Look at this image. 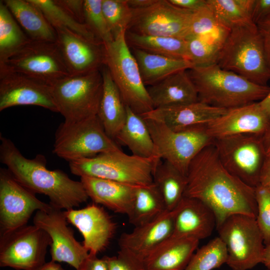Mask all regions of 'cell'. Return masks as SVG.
Instances as JSON below:
<instances>
[{"label": "cell", "mask_w": 270, "mask_h": 270, "mask_svg": "<svg viewBox=\"0 0 270 270\" xmlns=\"http://www.w3.org/2000/svg\"><path fill=\"white\" fill-rule=\"evenodd\" d=\"M119 149L97 116L78 122H64L55 132L53 152L68 162Z\"/></svg>", "instance_id": "10"}, {"label": "cell", "mask_w": 270, "mask_h": 270, "mask_svg": "<svg viewBox=\"0 0 270 270\" xmlns=\"http://www.w3.org/2000/svg\"><path fill=\"white\" fill-rule=\"evenodd\" d=\"M0 71L18 72L50 86L70 75L56 42L32 40L0 66Z\"/></svg>", "instance_id": "12"}, {"label": "cell", "mask_w": 270, "mask_h": 270, "mask_svg": "<svg viewBox=\"0 0 270 270\" xmlns=\"http://www.w3.org/2000/svg\"><path fill=\"white\" fill-rule=\"evenodd\" d=\"M200 240L171 236L144 260L148 270H184L197 250Z\"/></svg>", "instance_id": "26"}, {"label": "cell", "mask_w": 270, "mask_h": 270, "mask_svg": "<svg viewBox=\"0 0 270 270\" xmlns=\"http://www.w3.org/2000/svg\"><path fill=\"white\" fill-rule=\"evenodd\" d=\"M259 102L270 120V91L267 96Z\"/></svg>", "instance_id": "53"}, {"label": "cell", "mask_w": 270, "mask_h": 270, "mask_svg": "<svg viewBox=\"0 0 270 270\" xmlns=\"http://www.w3.org/2000/svg\"><path fill=\"white\" fill-rule=\"evenodd\" d=\"M17 106H36L58 112L50 86L18 72L0 71V111Z\"/></svg>", "instance_id": "17"}, {"label": "cell", "mask_w": 270, "mask_h": 270, "mask_svg": "<svg viewBox=\"0 0 270 270\" xmlns=\"http://www.w3.org/2000/svg\"><path fill=\"white\" fill-rule=\"evenodd\" d=\"M50 206L20 184L7 168H0V234L27 225L34 212Z\"/></svg>", "instance_id": "15"}, {"label": "cell", "mask_w": 270, "mask_h": 270, "mask_svg": "<svg viewBox=\"0 0 270 270\" xmlns=\"http://www.w3.org/2000/svg\"><path fill=\"white\" fill-rule=\"evenodd\" d=\"M224 244L218 236L197 250L184 270H213L226 264Z\"/></svg>", "instance_id": "38"}, {"label": "cell", "mask_w": 270, "mask_h": 270, "mask_svg": "<svg viewBox=\"0 0 270 270\" xmlns=\"http://www.w3.org/2000/svg\"><path fill=\"white\" fill-rule=\"evenodd\" d=\"M102 3V0H84V24L106 45L114 38L104 16Z\"/></svg>", "instance_id": "40"}, {"label": "cell", "mask_w": 270, "mask_h": 270, "mask_svg": "<svg viewBox=\"0 0 270 270\" xmlns=\"http://www.w3.org/2000/svg\"><path fill=\"white\" fill-rule=\"evenodd\" d=\"M148 90L154 109L199 101L196 88L188 70H182L172 74L150 86Z\"/></svg>", "instance_id": "25"}, {"label": "cell", "mask_w": 270, "mask_h": 270, "mask_svg": "<svg viewBox=\"0 0 270 270\" xmlns=\"http://www.w3.org/2000/svg\"><path fill=\"white\" fill-rule=\"evenodd\" d=\"M160 160L129 155L120 149L69 162L71 172L77 176L106 179L134 186L153 182V172Z\"/></svg>", "instance_id": "5"}, {"label": "cell", "mask_w": 270, "mask_h": 270, "mask_svg": "<svg viewBox=\"0 0 270 270\" xmlns=\"http://www.w3.org/2000/svg\"><path fill=\"white\" fill-rule=\"evenodd\" d=\"M30 40L3 0H0V66Z\"/></svg>", "instance_id": "34"}, {"label": "cell", "mask_w": 270, "mask_h": 270, "mask_svg": "<svg viewBox=\"0 0 270 270\" xmlns=\"http://www.w3.org/2000/svg\"><path fill=\"white\" fill-rule=\"evenodd\" d=\"M144 118L154 142L156 156L168 162L186 176L194 157L205 147L214 144L206 125L174 130L160 122Z\"/></svg>", "instance_id": "8"}, {"label": "cell", "mask_w": 270, "mask_h": 270, "mask_svg": "<svg viewBox=\"0 0 270 270\" xmlns=\"http://www.w3.org/2000/svg\"><path fill=\"white\" fill-rule=\"evenodd\" d=\"M51 242L48 233L34 224L0 234V266L34 270L46 262Z\"/></svg>", "instance_id": "13"}, {"label": "cell", "mask_w": 270, "mask_h": 270, "mask_svg": "<svg viewBox=\"0 0 270 270\" xmlns=\"http://www.w3.org/2000/svg\"><path fill=\"white\" fill-rule=\"evenodd\" d=\"M228 110L203 102L154 108L142 116L160 122L174 130L206 125Z\"/></svg>", "instance_id": "23"}, {"label": "cell", "mask_w": 270, "mask_h": 270, "mask_svg": "<svg viewBox=\"0 0 270 270\" xmlns=\"http://www.w3.org/2000/svg\"><path fill=\"white\" fill-rule=\"evenodd\" d=\"M176 209L166 210L156 219L122 234L118 240L120 250L144 260L164 241L172 236Z\"/></svg>", "instance_id": "21"}, {"label": "cell", "mask_w": 270, "mask_h": 270, "mask_svg": "<svg viewBox=\"0 0 270 270\" xmlns=\"http://www.w3.org/2000/svg\"><path fill=\"white\" fill-rule=\"evenodd\" d=\"M156 0H127L129 6L132 9H141L153 4Z\"/></svg>", "instance_id": "50"}, {"label": "cell", "mask_w": 270, "mask_h": 270, "mask_svg": "<svg viewBox=\"0 0 270 270\" xmlns=\"http://www.w3.org/2000/svg\"><path fill=\"white\" fill-rule=\"evenodd\" d=\"M254 0H207V2L219 22L230 30L254 23L252 14Z\"/></svg>", "instance_id": "35"}, {"label": "cell", "mask_w": 270, "mask_h": 270, "mask_svg": "<svg viewBox=\"0 0 270 270\" xmlns=\"http://www.w3.org/2000/svg\"><path fill=\"white\" fill-rule=\"evenodd\" d=\"M262 140L266 154H270V127L262 136Z\"/></svg>", "instance_id": "54"}, {"label": "cell", "mask_w": 270, "mask_h": 270, "mask_svg": "<svg viewBox=\"0 0 270 270\" xmlns=\"http://www.w3.org/2000/svg\"><path fill=\"white\" fill-rule=\"evenodd\" d=\"M260 184L270 188V154L266 156L260 176Z\"/></svg>", "instance_id": "49"}, {"label": "cell", "mask_w": 270, "mask_h": 270, "mask_svg": "<svg viewBox=\"0 0 270 270\" xmlns=\"http://www.w3.org/2000/svg\"><path fill=\"white\" fill-rule=\"evenodd\" d=\"M214 145L224 167L246 184L255 188L266 152L262 136L240 134L214 139Z\"/></svg>", "instance_id": "11"}, {"label": "cell", "mask_w": 270, "mask_h": 270, "mask_svg": "<svg viewBox=\"0 0 270 270\" xmlns=\"http://www.w3.org/2000/svg\"><path fill=\"white\" fill-rule=\"evenodd\" d=\"M126 38L128 46L132 48L172 58L187 60L186 39L140 34L128 30L126 32Z\"/></svg>", "instance_id": "33"}, {"label": "cell", "mask_w": 270, "mask_h": 270, "mask_svg": "<svg viewBox=\"0 0 270 270\" xmlns=\"http://www.w3.org/2000/svg\"><path fill=\"white\" fill-rule=\"evenodd\" d=\"M80 178L88 198L94 203L128 216L139 186L88 176Z\"/></svg>", "instance_id": "24"}, {"label": "cell", "mask_w": 270, "mask_h": 270, "mask_svg": "<svg viewBox=\"0 0 270 270\" xmlns=\"http://www.w3.org/2000/svg\"><path fill=\"white\" fill-rule=\"evenodd\" d=\"M128 30L138 34L186 39L194 13L176 6L169 0H156L150 6L132 9Z\"/></svg>", "instance_id": "14"}, {"label": "cell", "mask_w": 270, "mask_h": 270, "mask_svg": "<svg viewBox=\"0 0 270 270\" xmlns=\"http://www.w3.org/2000/svg\"><path fill=\"white\" fill-rule=\"evenodd\" d=\"M216 228L226 248V264L232 270H249L262 263L265 244L256 218L234 214Z\"/></svg>", "instance_id": "9"}, {"label": "cell", "mask_w": 270, "mask_h": 270, "mask_svg": "<svg viewBox=\"0 0 270 270\" xmlns=\"http://www.w3.org/2000/svg\"><path fill=\"white\" fill-rule=\"evenodd\" d=\"M196 88L198 100L229 110L262 100L270 86L254 83L220 68L216 64L188 70Z\"/></svg>", "instance_id": "3"}, {"label": "cell", "mask_w": 270, "mask_h": 270, "mask_svg": "<svg viewBox=\"0 0 270 270\" xmlns=\"http://www.w3.org/2000/svg\"><path fill=\"white\" fill-rule=\"evenodd\" d=\"M144 84L152 86L172 74L188 70L194 66L189 60L148 52L132 48Z\"/></svg>", "instance_id": "29"}, {"label": "cell", "mask_w": 270, "mask_h": 270, "mask_svg": "<svg viewBox=\"0 0 270 270\" xmlns=\"http://www.w3.org/2000/svg\"><path fill=\"white\" fill-rule=\"evenodd\" d=\"M34 270H64V269L58 262L51 260L46 262Z\"/></svg>", "instance_id": "51"}, {"label": "cell", "mask_w": 270, "mask_h": 270, "mask_svg": "<svg viewBox=\"0 0 270 270\" xmlns=\"http://www.w3.org/2000/svg\"><path fill=\"white\" fill-rule=\"evenodd\" d=\"M260 34L270 68V15L256 24Z\"/></svg>", "instance_id": "45"}, {"label": "cell", "mask_w": 270, "mask_h": 270, "mask_svg": "<svg viewBox=\"0 0 270 270\" xmlns=\"http://www.w3.org/2000/svg\"><path fill=\"white\" fill-rule=\"evenodd\" d=\"M270 127V120L259 102L228 110L206 125L214 140L226 136L252 134L262 136Z\"/></svg>", "instance_id": "20"}, {"label": "cell", "mask_w": 270, "mask_h": 270, "mask_svg": "<svg viewBox=\"0 0 270 270\" xmlns=\"http://www.w3.org/2000/svg\"><path fill=\"white\" fill-rule=\"evenodd\" d=\"M254 190L257 206L256 219L266 244L270 243V188L258 184Z\"/></svg>", "instance_id": "42"}, {"label": "cell", "mask_w": 270, "mask_h": 270, "mask_svg": "<svg viewBox=\"0 0 270 270\" xmlns=\"http://www.w3.org/2000/svg\"><path fill=\"white\" fill-rule=\"evenodd\" d=\"M126 32L104 45V65L126 106L142 116L154 110V107L136 59L126 42Z\"/></svg>", "instance_id": "6"}, {"label": "cell", "mask_w": 270, "mask_h": 270, "mask_svg": "<svg viewBox=\"0 0 270 270\" xmlns=\"http://www.w3.org/2000/svg\"><path fill=\"white\" fill-rule=\"evenodd\" d=\"M216 64L254 83L268 86L270 68L255 24L230 30L220 50Z\"/></svg>", "instance_id": "4"}, {"label": "cell", "mask_w": 270, "mask_h": 270, "mask_svg": "<svg viewBox=\"0 0 270 270\" xmlns=\"http://www.w3.org/2000/svg\"><path fill=\"white\" fill-rule=\"evenodd\" d=\"M126 114V122L115 141L126 146L133 155L144 158H157L154 142L144 118L127 106Z\"/></svg>", "instance_id": "30"}, {"label": "cell", "mask_w": 270, "mask_h": 270, "mask_svg": "<svg viewBox=\"0 0 270 270\" xmlns=\"http://www.w3.org/2000/svg\"><path fill=\"white\" fill-rule=\"evenodd\" d=\"M78 22L84 24V0H54Z\"/></svg>", "instance_id": "44"}, {"label": "cell", "mask_w": 270, "mask_h": 270, "mask_svg": "<svg viewBox=\"0 0 270 270\" xmlns=\"http://www.w3.org/2000/svg\"><path fill=\"white\" fill-rule=\"evenodd\" d=\"M186 177L184 196L198 199L210 207L216 218V227L234 214L256 218L254 188L224 167L214 144L205 147L194 157Z\"/></svg>", "instance_id": "1"}, {"label": "cell", "mask_w": 270, "mask_h": 270, "mask_svg": "<svg viewBox=\"0 0 270 270\" xmlns=\"http://www.w3.org/2000/svg\"><path fill=\"white\" fill-rule=\"evenodd\" d=\"M186 40L187 60L194 66H205L216 64L220 46L198 36H190Z\"/></svg>", "instance_id": "41"}, {"label": "cell", "mask_w": 270, "mask_h": 270, "mask_svg": "<svg viewBox=\"0 0 270 270\" xmlns=\"http://www.w3.org/2000/svg\"><path fill=\"white\" fill-rule=\"evenodd\" d=\"M102 7L114 39L128 30L132 10L127 0H102Z\"/></svg>", "instance_id": "39"}, {"label": "cell", "mask_w": 270, "mask_h": 270, "mask_svg": "<svg viewBox=\"0 0 270 270\" xmlns=\"http://www.w3.org/2000/svg\"><path fill=\"white\" fill-rule=\"evenodd\" d=\"M29 0L40 8L54 28H64L90 40L102 43L85 24L76 20L54 0Z\"/></svg>", "instance_id": "37"}, {"label": "cell", "mask_w": 270, "mask_h": 270, "mask_svg": "<svg viewBox=\"0 0 270 270\" xmlns=\"http://www.w3.org/2000/svg\"><path fill=\"white\" fill-rule=\"evenodd\" d=\"M3 2L30 40L56 42V30L40 8L29 0H4Z\"/></svg>", "instance_id": "28"}, {"label": "cell", "mask_w": 270, "mask_h": 270, "mask_svg": "<svg viewBox=\"0 0 270 270\" xmlns=\"http://www.w3.org/2000/svg\"><path fill=\"white\" fill-rule=\"evenodd\" d=\"M56 44L70 75L100 70L104 65V46L64 28H54Z\"/></svg>", "instance_id": "19"}, {"label": "cell", "mask_w": 270, "mask_h": 270, "mask_svg": "<svg viewBox=\"0 0 270 270\" xmlns=\"http://www.w3.org/2000/svg\"><path fill=\"white\" fill-rule=\"evenodd\" d=\"M76 270H108L105 256L100 258L96 255L89 254L88 258Z\"/></svg>", "instance_id": "46"}, {"label": "cell", "mask_w": 270, "mask_h": 270, "mask_svg": "<svg viewBox=\"0 0 270 270\" xmlns=\"http://www.w3.org/2000/svg\"><path fill=\"white\" fill-rule=\"evenodd\" d=\"M68 222L64 210L51 205L36 212L33 218L34 224L44 230L50 238L51 260L65 262L77 269L89 252L76 239Z\"/></svg>", "instance_id": "16"}, {"label": "cell", "mask_w": 270, "mask_h": 270, "mask_svg": "<svg viewBox=\"0 0 270 270\" xmlns=\"http://www.w3.org/2000/svg\"><path fill=\"white\" fill-rule=\"evenodd\" d=\"M0 162L24 187L46 196L51 206L64 210L87 201L89 198L82 182L71 179L62 170H48L44 155L28 158L10 139L0 134Z\"/></svg>", "instance_id": "2"}, {"label": "cell", "mask_w": 270, "mask_h": 270, "mask_svg": "<svg viewBox=\"0 0 270 270\" xmlns=\"http://www.w3.org/2000/svg\"><path fill=\"white\" fill-rule=\"evenodd\" d=\"M179 8L196 12L208 6L207 0H169Z\"/></svg>", "instance_id": "48"}, {"label": "cell", "mask_w": 270, "mask_h": 270, "mask_svg": "<svg viewBox=\"0 0 270 270\" xmlns=\"http://www.w3.org/2000/svg\"><path fill=\"white\" fill-rule=\"evenodd\" d=\"M50 86L64 122H78L97 115L103 87L100 70L68 76Z\"/></svg>", "instance_id": "7"}, {"label": "cell", "mask_w": 270, "mask_h": 270, "mask_svg": "<svg viewBox=\"0 0 270 270\" xmlns=\"http://www.w3.org/2000/svg\"><path fill=\"white\" fill-rule=\"evenodd\" d=\"M262 264L270 270V243L265 244Z\"/></svg>", "instance_id": "52"}, {"label": "cell", "mask_w": 270, "mask_h": 270, "mask_svg": "<svg viewBox=\"0 0 270 270\" xmlns=\"http://www.w3.org/2000/svg\"><path fill=\"white\" fill-rule=\"evenodd\" d=\"M100 71L103 87L96 116L106 134L115 140L126 122V106L108 68L104 65Z\"/></svg>", "instance_id": "27"}, {"label": "cell", "mask_w": 270, "mask_h": 270, "mask_svg": "<svg viewBox=\"0 0 270 270\" xmlns=\"http://www.w3.org/2000/svg\"><path fill=\"white\" fill-rule=\"evenodd\" d=\"M64 212L68 222L82 236V244L89 254L97 256L106 249L116 227L102 206L93 202L84 208L70 209Z\"/></svg>", "instance_id": "18"}, {"label": "cell", "mask_w": 270, "mask_h": 270, "mask_svg": "<svg viewBox=\"0 0 270 270\" xmlns=\"http://www.w3.org/2000/svg\"><path fill=\"white\" fill-rule=\"evenodd\" d=\"M230 30L219 22L208 4L206 8L194 12L186 38L200 37L221 48Z\"/></svg>", "instance_id": "36"}, {"label": "cell", "mask_w": 270, "mask_h": 270, "mask_svg": "<svg viewBox=\"0 0 270 270\" xmlns=\"http://www.w3.org/2000/svg\"><path fill=\"white\" fill-rule=\"evenodd\" d=\"M105 258L108 270H148L144 260L122 250L116 256Z\"/></svg>", "instance_id": "43"}, {"label": "cell", "mask_w": 270, "mask_h": 270, "mask_svg": "<svg viewBox=\"0 0 270 270\" xmlns=\"http://www.w3.org/2000/svg\"><path fill=\"white\" fill-rule=\"evenodd\" d=\"M175 209L172 237L200 240L209 237L216 228L214 212L198 199L184 196Z\"/></svg>", "instance_id": "22"}, {"label": "cell", "mask_w": 270, "mask_h": 270, "mask_svg": "<svg viewBox=\"0 0 270 270\" xmlns=\"http://www.w3.org/2000/svg\"><path fill=\"white\" fill-rule=\"evenodd\" d=\"M270 15V0H255L252 20L256 24L259 21Z\"/></svg>", "instance_id": "47"}, {"label": "cell", "mask_w": 270, "mask_h": 270, "mask_svg": "<svg viewBox=\"0 0 270 270\" xmlns=\"http://www.w3.org/2000/svg\"><path fill=\"white\" fill-rule=\"evenodd\" d=\"M166 210L162 197L152 182L138 187L131 210L127 216L130 223L136 227L156 219Z\"/></svg>", "instance_id": "32"}, {"label": "cell", "mask_w": 270, "mask_h": 270, "mask_svg": "<svg viewBox=\"0 0 270 270\" xmlns=\"http://www.w3.org/2000/svg\"><path fill=\"white\" fill-rule=\"evenodd\" d=\"M153 182L162 197L168 210H172L184 196L186 176L167 161L160 160L153 172Z\"/></svg>", "instance_id": "31"}, {"label": "cell", "mask_w": 270, "mask_h": 270, "mask_svg": "<svg viewBox=\"0 0 270 270\" xmlns=\"http://www.w3.org/2000/svg\"><path fill=\"white\" fill-rule=\"evenodd\" d=\"M269 270V269H267V270Z\"/></svg>", "instance_id": "55"}]
</instances>
